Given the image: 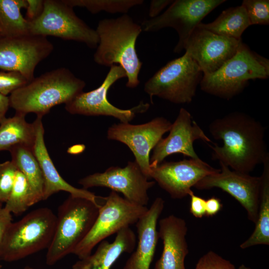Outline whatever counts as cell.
I'll return each mask as SVG.
<instances>
[{
	"label": "cell",
	"mask_w": 269,
	"mask_h": 269,
	"mask_svg": "<svg viewBox=\"0 0 269 269\" xmlns=\"http://www.w3.org/2000/svg\"><path fill=\"white\" fill-rule=\"evenodd\" d=\"M212 136L223 145L208 144L212 156L233 170L249 174L269 156L265 141V129L255 118L234 112L213 121L209 126Z\"/></svg>",
	"instance_id": "obj_1"
},
{
	"label": "cell",
	"mask_w": 269,
	"mask_h": 269,
	"mask_svg": "<svg viewBox=\"0 0 269 269\" xmlns=\"http://www.w3.org/2000/svg\"><path fill=\"white\" fill-rule=\"evenodd\" d=\"M96 31L99 43L94 61L107 67L118 64L126 73V86L136 87L140 83L138 75L142 65L135 49L136 39L142 31L140 25L124 14L100 20Z\"/></svg>",
	"instance_id": "obj_2"
},
{
	"label": "cell",
	"mask_w": 269,
	"mask_h": 269,
	"mask_svg": "<svg viewBox=\"0 0 269 269\" xmlns=\"http://www.w3.org/2000/svg\"><path fill=\"white\" fill-rule=\"evenodd\" d=\"M84 81L61 67L41 74L15 90L8 97L15 113H33L43 117L57 105L66 104L83 92Z\"/></svg>",
	"instance_id": "obj_3"
},
{
	"label": "cell",
	"mask_w": 269,
	"mask_h": 269,
	"mask_svg": "<svg viewBox=\"0 0 269 269\" xmlns=\"http://www.w3.org/2000/svg\"><path fill=\"white\" fill-rule=\"evenodd\" d=\"M101 205L70 195L59 206L54 235L47 249V265H53L73 254L91 230Z\"/></svg>",
	"instance_id": "obj_4"
},
{
	"label": "cell",
	"mask_w": 269,
	"mask_h": 269,
	"mask_svg": "<svg viewBox=\"0 0 269 269\" xmlns=\"http://www.w3.org/2000/svg\"><path fill=\"white\" fill-rule=\"evenodd\" d=\"M269 76V61L241 42L235 54L214 72L203 75L201 89L230 100L241 93L251 80Z\"/></svg>",
	"instance_id": "obj_5"
},
{
	"label": "cell",
	"mask_w": 269,
	"mask_h": 269,
	"mask_svg": "<svg viewBox=\"0 0 269 269\" xmlns=\"http://www.w3.org/2000/svg\"><path fill=\"white\" fill-rule=\"evenodd\" d=\"M56 215L41 207L12 222L0 242V260L12 262L47 249L52 241Z\"/></svg>",
	"instance_id": "obj_6"
},
{
	"label": "cell",
	"mask_w": 269,
	"mask_h": 269,
	"mask_svg": "<svg viewBox=\"0 0 269 269\" xmlns=\"http://www.w3.org/2000/svg\"><path fill=\"white\" fill-rule=\"evenodd\" d=\"M203 73L187 54L169 61L144 84V90L151 102L153 96L175 104L192 102Z\"/></svg>",
	"instance_id": "obj_7"
},
{
	"label": "cell",
	"mask_w": 269,
	"mask_h": 269,
	"mask_svg": "<svg viewBox=\"0 0 269 269\" xmlns=\"http://www.w3.org/2000/svg\"><path fill=\"white\" fill-rule=\"evenodd\" d=\"M148 209L145 206L131 202L117 192L111 191L100 207L99 214L91 230L73 254L79 260L88 256L94 248L106 238L136 224Z\"/></svg>",
	"instance_id": "obj_8"
},
{
	"label": "cell",
	"mask_w": 269,
	"mask_h": 269,
	"mask_svg": "<svg viewBox=\"0 0 269 269\" xmlns=\"http://www.w3.org/2000/svg\"><path fill=\"white\" fill-rule=\"evenodd\" d=\"M29 33L84 43L94 48L99 43L96 30L77 16L73 8L63 0H44L41 14L29 22Z\"/></svg>",
	"instance_id": "obj_9"
},
{
	"label": "cell",
	"mask_w": 269,
	"mask_h": 269,
	"mask_svg": "<svg viewBox=\"0 0 269 269\" xmlns=\"http://www.w3.org/2000/svg\"><path fill=\"white\" fill-rule=\"evenodd\" d=\"M225 0H176L162 14L143 21L142 31L154 32L166 27L175 29L178 41L174 49L180 53L185 49L191 33L201 20Z\"/></svg>",
	"instance_id": "obj_10"
},
{
	"label": "cell",
	"mask_w": 269,
	"mask_h": 269,
	"mask_svg": "<svg viewBox=\"0 0 269 269\" xmlns=\"http://www.w3.org/2000/svg\"><path fill=\"white\" fill-rule=\"evenodd\" d=\"M125 77H127L126 73L122 67L112 65L99 87L88 92L83 91L77 95L65 104V110L72 115L111 116L118 119L120 123H129L136 114L147 111L149 105L140 102L131 109L123 110L109 102L107 98L109 89L118 80Z\"/></svg>",
	"instance_id": "obj_11"
},
{
	"label": "cell",
	"mask_w": 269,
	"mask_h": 269,
	"mask_svg": "<svg viewBox=\"0 0 269 269\" xmlns=\"http://www.w3.org/2000/svg\"><path fill=\"white\" fill-rule=\"evenodd\" d=\"M172 123L163 117H156L140 125L120 123L112 125L107 138L127 145L143 173L150 180V153L163 135L169 131Z\"/></svg>",
	"instance_id": "obj_12"
},
{
	"label": "cell",
	"mask_w": 269,
	"mask_h": 269,
	"mask_svg": "<svg viewBox=\"0 0 269 269\" xmlns=\"http://www.w3.org/2000/svg\"><path fill=\"white\" fill-rule=\"evenodd\" d=\"M53 48L52 43L44 36L0 35V69L19 72L30 82L34 78L38 64L46 58Z\"/></svg>",
	"instance_id": "obj_13"
},
{
	"label": "cell",
	"mask_w": 269,
	"mask_h": 269,
	"mask_svg": "<svg viewBox=\"0 0 269 269\" xmlns=\"http://www.w3.org/2000/svg\"><path fill=\"white\" fill-rule=\"evenodd\" d=\"M78 183L83 188L103 187L122 193L124 198L134 203L146 206L149 200L148 190L155 184L143 173L137 162L129 161L123 168L111 166L104 172H97L80 179Z\"/></svg>",
	"instance_id": "obj_14"
},
{
	"label": "cell",
	"mask_w": 269,
	"mask_h": 269,
	"mask_svg": "<svg viewBox=\"0 0 269 269\" xmlns=\"http://www.w3.org/2000/svg\"><path fill=\"white\" fill-rule=\"evenodd\" d=\"M219 163V172L204 177L194 187L199 190L219 188L227 192L242 205L248 219L256 224L260 204L261 177L231 170L228 166Z\"/></svg>",
	"instance_id": "obj_15"
},
{
	"label": "cell",
	"mask_w": 269,
	"mask_h": 269,
	"mask_svg": "<svg viewBox=\"0 0 269 269\" xmlns=\"http://www.w3.org/2000/svg\"><path fill=\"white\" fill-rule=\"evenodd\" d=\"M150 169L151 179L175 199L189 195L191 187L201 179L220 171L200 158L162 162Z\"/></svg>",
	"instance_id": "obj_16"
},
{
	"label": "cell",
	"mask_w": 269,
	"mask_h": 269,
	"mask_svg": "<svg viewBox=\"0 0 269 269\" xmlns=\"http://www.w3.org/2000/svg\"><path fill=\"white\" fill-rule=\"evenodd\" d=\"M241 39L230 38L196 27L186 44L185 53L198 64L203 75L220 68L237 51Z\"/></svg>",
	"instance_id": "obj_17"
},
{
	"label": "cell",
	"mask_w": 269,
	"mask_h": 269,
	"mask_svg": "<svg viewBox=\"0 0 269 269\" xmlns=\"http://www.w3.org/2000/svg\"><path fill=\"white\" fill-rule=\"evenodd\" d=\"M169 132L168 136L162 138L153 149L150 157V168L157 166L165 157L174 153H181L190 158L199 159L193 148V142L200 139L207 143H213L193 120L190 113L183 108L180 109Z\"/></svg>",
	"instance_id": "obj_18"
},
{
	"label": "cell",
	"mask_w": 269,
	"mask_h": 269,
	"mask_svg": "<svg viewBox=\"0 0 269 269\" xmlns=\"http://www.w3.org/2000/svg\"><path fill=\"white\" fill-rule=\"evenodd\" d=\"M42 119V117L36 116L34 121L36 135L33 152L38 162L44 178L43 200L62 191L68 192L71 195L84 198L96 204L102 205L105 197L97 196L87 189L76 188L61 176L49 154L45 143L44 129Z\"/></svg>",
	"instance_id": "obj_19"
},
{
	"label": "cell",
	"mask_w": 269,
	"mask_h": 269,
	"mask_svg": "<svg viewBox=\"0 0 269 269\" xmlns=\"http://www.w3.org/2000/svg\"><path fill=\"white\" fill-rule=\"evenodd\" d=\"M187 232L186 223L182 218L170 215L159 220L158 235L162 241L163 250L154 269H186Z\"/></svg>",
	"instance_id": "obj_20"
},
{
	"label": "cell",
	"mask_w": 269,
	"mask_h": 269,
	"mask_svg": "<svg viewBox=\"0 0 269 269\" xmlns=\"http://www.w3.org/2000/svg\"><path fill=\"white\" fill-rule=\"evenodd\" d=\"M164 206L163 199L156 198L146 213L136 223L137 245L123 269H149L159 238L157 224Z\"/></svg>",
	"instance_id": "obj_21"
},
{
	"label": "cell",
	"mask_w": 269,
	"mask_h": 269,
	"mask_svg": "<svg viewBox=\"0 0 269 269\" xmlns=\"http://www.w3.org/2000/svg\"><path fill=\"white\" fill-rule=\"evenodd\" d=\"M136 242V236L133 230L130 227H125L117 233L113 242L102 241L93 254L76 262L72 269H110L122 254L134 251Z\"/></svg>",
	"instance_id": "obj_22"
},
{
	"label": "cell",
	"mask_w": 269,
	"mask_h": 269,
	"mask_svg": "<svg viewBox=\"0 0 269 269\" xmlns=\"http://www.w3.org/2000/svg\"><path fill=\"white\" fill-rule=\"evenodd\" d=\"M26 115L15 113L12 117L5 118L0 125V151H9L18 145L33 149L36 130L34 122L28 123Z\"/></svg>",
	"instance_id": "obj_23"
},
{
	"label": "cell",
	"mask_w": 269,
	"mask_h": 269,
	"mask_svg": "<svg viewBox=\"0 0 269 269\" xmlns=\"http://www.w3.org/2000/svg\"><path fill=\"white\" fill-rule=\"evenodd\" d=\"M9 151L11 161L17 169L26 178L30 186L32 205L43 200L44 178L38 162L33 149L23 145H18Z\"/></svg>",
	"instance_id": "obj_24"
},
{
	"label": "cell",
	"mask_w": 269,
	"mask_h": 269,
	"mask_svg": "<svg viewBox=\"0 0 269 269\" xmlns=\"http://www.w3.org/2000/svg\"><path fill=\"white\" fill-rule=\"evenodd\" d=\"M263 164L258 219L252 235L240 245L242 249L258 245H269V156Z\"/></svg>",
	"instance_id": "obj_25"
},
{
	"label": "cell",
	"mask_w": 269,
	"mask_h": 269,
	"mask_svg": "<svg viewBox=\"0 0 269 269\" xmlns=\"http://www.w3.org/2000/svg\"><path fill=\"white\" fill-rule=\"evenodd\" d=\"M250 25L247 12L241 5L226 9L213 22H201L197 27L222 36L241 39L242 34Z\"/></svg>",
	"instance_id": "obj_26"
},
{
	"label": "cell",
	"mask_w": 269,
	"mask_h": 269,
	"mask_svg": "<svg viewBox=\"0 0 269 269\" xmlns=\"http://www.w3.org/2000/svg\"><path fill=\"white\" fill-rule=\"evenodd\" d=\"M26 0H0V35L18 37L30 34L29 22L21 13Z\"/></svg>",
	"instance_id": "obj_27"
},
{
	"label": "cell",
	"mask_w": 269,
	"mask_h": 269,
	"mask_svg": "<svg viewBox=\"0 0 269 269\" xmlns=\"http://www.w3.org/2000/svg\"><path fill=\"white\" fill-rule=\"evenodd\" d=\"M72 7L86 8L92 13L104 11L111 13L126 14L132 7L141 4L142 0H63Z\"/></svg>",
	"instance_id": "obj_28"
},
{
	"label": "cell",
	"mask_w": 269,
	"mask_h": 269,
	"mask_svg": "<svg viewBox=\"0 0 269 269\" xmlns=\"http://www.w3.org/2000/svg\"><path fill=\"white\" fill-rule=\"evenodd\" d=\"M4 207L12 214L19 215L32 206L31 190L24 175L18 170Z\"/></svg>",
	"instance_id": "obj_29"
},
{
	"label": "cell",
	"mask_w": 269,
	"mask_h": 269,
	"mask_svg": "<svg viewBox=\"0 0 269 269\" xmlns=\"http://www.w3.org/2000/svg\"><path fill=\"white\" fill-rule=\"evenodd\" d=\"M242 5L247 12L251 25L269 24V0H244Z\"/></svg>",
	"instance_id": "obj_30"
},
{
	"label": "cell",
	"mask_w": 269,
	"mask_h": 269,
	"mask_svg": "<svg viewBox=\"0 0 269 269\" xmlns=\"http://www.w3.org/2000/svg\"><path fill=\"white\" fill-rule=\"evenodd\" d=\"M17 168L11 161L0 163V202L5 203L12 188Z\"/></svg>",
	"instance_id": "obj_31"
},
{
	"label": "cell",
	"mask_w": 269,
	"mask_h": 269,
	"mask_svg": "<svg viewBox=\"0 0 269 269\" xmlns=\"http://www.w3.org/2000/svg\"><path fill=\"white\" fill-rule=\"evenodd\" d=\"M28 82V80L19 72L0 71V94L7 96Z\"/></svg>",
	"instance_id": "obj_32"
},
{
	"label": "cell",
	"mask_w": 269,
	"mask_h": 269,
	"mask_svg": "<svg viewBox=\"0 0 269 269\" xmlns=\"http://www.w3.org/2000/svg\"><path fill=\"white\" fill-rule=\"evenodd\" d=\"M195 269H235V267L229 261L210 251L199 259Z\"/></svg>",
	"instance_id": "obj_33"
},
{
	"label": "cell",
	"mask_w": 269,
	"mask_h": 269,
	"mask_svg": "<svg viewBox=\"0 0 269 269\" xmlns=\"http://www.w3.org/2000/svg\"><path fill=\"white\" fill-rule=\"evenodd\" d=\"M190 197V212L196 218H201L206 215V200L195 195L191 192Z\"/></svg>",
	"instance_id": "obj_34"
},
{
	"label": "cell",
	"mask_w": 269,
	"mask_h": 269,
	"mask_svg": "<svg viewBox=\"0 0 269 269\" xmlns=\"http://www.w3.org/2000/svg\"><path fill=\"white\" fill-rule=\"evenodd\" d=\"M26 19L29 22L37 18L42 13L44 8L43 0H26Z\"/></svg>",
	"instance_id": "obj_35"
},
{
	"label": "cell",
	"mask_w": 269,
	"mask_h": 269,
	"mask_svg": "<svg viewBox=\"0 0 269 269\" xmlns=\"http://www.w3.org/2000/svg\"><path fill=\"white\" fill-rule=\"evenodd\" d=\"M11 223V213L5 207H0V242Z\"/></svg>",
	"instance_id": "obj_36"
},
{
	"label": "cell",
	"mask_w": 269,
	"mask_h": 269,
	"mask_svg": "<svg viewBox=\"0 0 269 269\" xmlns=\"http://www.w3.org/2000/svg\"><path fill=\"white\" fill-rule=\"evenodd\" d=\"M172 0H152L151 1L149 8L148 15L150 18L159 15V13L167 5L171 4Z\"/></svg>",
	"instance_id": "obj_37"
},
{
	"label": "cell",
	"mask_w": 269,
	"mask_h": 269,
	"mask_svg": "<svg viewBox=\"0 0 269 269\" xmlns=\"http://www.w3.org/2000/svg\"><path fill=\"white\" fill-rule=\"evenodd\" d=\"M222 207L220 199L215 197L206 200V216H213L217 214Z\"/></svg>",
	"instance_id": "obj_38"
},
{
	"label": "cell",
	"mask_w": 269,
	"mask_h": 269,
	"mask_svg": "<svg viewBox=\"0 0 269 269\" xmlns=\"http://www.w3.org/2000/svg\"><path fill=\"white\" fill-rule=\"evenodd\" d=\"M9 107V98L0 94V125L6 118V113Z\"/></svg>",
	"instance_id": "obj_39"
},
{
	"label": "cell",
	"mask_w": 269,
	"mask_h": 269,
	"mask_svg": "<svg viewBox=\"0 0 269 269\" xmlns=\"http://www.w3.org/2000/svg\"><path fill=\"white\" fill-rule=\"evenodd\" d=\"M238 269H252L248 267H246L245 265H241Z\"/></svg>",
	"instance_id": "obj_40"
},
{
	"label": "cell",
	"mask_w": 269,
	"mask_h": 269,
	"mask_svg": "<svg viewBox=\"0 0 269 269\" xmlns=\"http://www.w3.org/2000/svg\"><path fill=\"white\" fill-rule=\"evenodd\" d=\"M22 269H35L31 267H29V266H25L24 268H23Z\"/></svg>",
	"instance_id": "obj_41"
},
{
	"label": "cell",
	"mask_w": 269,
	"mask_h": 269,
	"mask_svg": "<svg viewBox=\"0 0 269 269\" xmlns=\"http://www.w3.org/2000/svg\"><path fill=\"white\" fill-rule=\"evenodd\" d=\"M1 206H2V203L0 202V207H1Z\"/></svg>",
	"instance_id": "obj_42"
},
{
	"label": "cell",
	"mask_w": 269,
	"mask_h": 269,
	"mask_svg": "<svg viewBox=\"0 0 269 269\" xmlns=\"http://www.w3.org/2000/svg\"><path fill=\"white\" fill-rule=\"evenodd\" d=\"M1 267H2V266H1V265L0 264V269H1Z\"/></svg>",
	"instance_id": "obj_43"
}]
</instances>
